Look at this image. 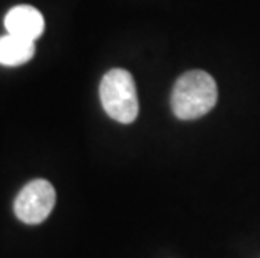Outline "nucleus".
Listing matches in <instances>:
<instances>
[{"label": "nucleus", "instance_id": "5", "mask_svg": "<svg viewBox=\"0 0 260 258\" xmlns=\"http://www.w3.org/2000/svg\"><path fill=\"white\" fill-rule=\"evenodd\" d=\"M36 54V44L34 41L22 39L17 35H4L0 37V64L15 67L22 65L34 57Z\"/></svg>", "mask_w": 260, "mask_h": 258}, {"label": "nucleus", "instance_id": "3", "mask_svg": "<svg viewBox=\"0 0 260 258\" xmlns=\"http://www.w3.org/2000/svg\"><path fill=\"white\" fill-rule=\"evenodd\" d=\"M56 205V190L46 179H34L20 190L14 203V211L20 222L39 225L51 215Z\"/></svg>", "mask_w": 260, "mask_h": 258}, {"label": "nucleus", "instance_id": "1", "mask_svg": "<svg viewBox=\"0 0 260 258\" xmlns=\"http://www.w3.org/2000/svg\"><path fill=\"white\" fill-rule=\"evenodd\" d=\"M218 99L217 82L205 70H190L176 81L171 92V109L183 121L198 119L213 109Z\"/></svg>", "mask_w": 260, "mask_h": 258}, {"label": "nucleus", "instance_id": "2", "mask_svg": "<svg viewBox=\"0 0 260 258\" xmlns=\"http://www.w3.org/2000/svg\"><path fill=\"white\" fill-rule=\"evenodd\" d=\"M99 97L106 114L118 123L129 124L138 118L140 102L136 84L128 70L111 69L104 74L99 86Z\"/></svg>", "mask_w": 260, "mask_h": 258}, {"label": "nucleus", "instance_id": "4", "mask_svg": "<svg viewBox=\"0 0 260 258\" xmlns=\"http://www.w3.org/2000/svg\"><path fill=\"white\" fill-rule=\"evenodd\" d=\"M4 24L9 34L34 42L44 34V29H46L42 14L30 5H17L10 9L5 15Z\"/></svg>", "mask_w": 260, "mask_h": 258}]
</instances>
